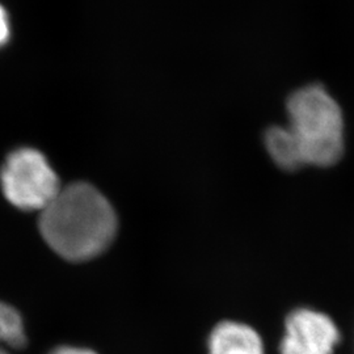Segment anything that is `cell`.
<instances>
[{
  "instance_id": "4",
  "label": "cell",
  "mask_w": 354,
  "mask_h": 354,
  "mask_svg": "<svg viewBox=\"0 0 354 354\" xmlns=\"http://www.w3.org/2000/svg\"><path fill=\"white\" fill-rule=\"evenodd\" d=\"M340 333L330 317L310 308L292 311L286 319L282 354H333Z\"/></svg>"
},
{
  "instance_id": "8",
  "label": "cell",
  "mask_w": 354,
  "mask_h": 354,
  "mask_svg": "<svg viewBox=\"0 0 354 354\" xmlns=\"http://www.w3.org/2000/svg\"><path fill=\"white\" fill-rule=\"evenodd\" d=\"M50 354H96L89 349L84 348H75V346H61L55 351H53Z\"/></svg>"
},
{
  "instance_id": "6",
  "label": "cell",
  "mask_w": 354,
  "mask_h": 354,
  "mask_svg": "<svg viewBox=\"0 0 354 354\" xmlns=\"http://www.w3.org/2000/svg\"><path fill=\"white\" fill-rule=\"evenodd\" d=\"M26 344V329L20 314L10 304L0 302V354L21 349Z\"/></svg>"
},
{
  "instance_id": "7",
  "label": "cell",
  "mask_w": 354,
  "mask_h": 354,
  "mask_svg": "<svg viewBox=\"0 0 354 354\" xmlns=\"http://www.w3.org/2000/svg\"><path fill=\"white\" fill-rule=\"evenodd\" d=\"M11 37V24L8 13L0 4V48H3Z\"/></svg>"
},
{
  "instance_id": "3",
  "label": "cell",
  "mask_w": 354,
  "mask_h": 354,
  "mask_svg": "<svg viewBox=\"0 0 354 354\" xmlns=\"http://www.w3.org/2000/svg\"><path fill=\"white\" fill-rule=\"evenodd\" d=\"M6 198L21 210L42 212L62 189L46 158L33 149L11 152L0 171Z\"/></svg>"
},
{
  "instance_id": "2",
  "label": "cell",
  "mask_w": 354,
  "mask_h": 354,
  "mask_svg": "<svg viewBox=\"0 0 354 354\" xmlns=\"http://www.w3.org/2000/svg\"><path fill=\"white\" fill-rule=\"evenodd\" d=\"M44 241L70 261H86L113 241L117 216L111 203L87 183L67 185L39 215Z\"/></svg>"
},
{
  "instance_id": "5",
  "label": "cell",
  "mask_w": 354,
  "mask_h": 354,
  "mask_svg": "<svg viewBox=\"0 0 354 354\" xmlns=\"http://www.w3.org/2000/svg\"><path fill=\"white\" fill-rule=\"evenodd\" d=\"M209 354H264V345L251 327L236 322H223L210 335Z\"/></svg>"
},
{
  "instance_id": "1",
  "label": "cell",
  "mask_w": 354,
  "mask_h": 354,
  "mask_svg": "<svg viewBox=\"0 0 354 354\" xmlns=\"http://www.w3.org/2000/svg\"><path fill=\"white\" fill-rule=\"evenodd\" d=\"M288 127H270L266 146L273 162L285 171L306 165L329 167L344 152V120L339 104L323 87L308 86L288 102Z\"/></svg>"
}]
</instances>
